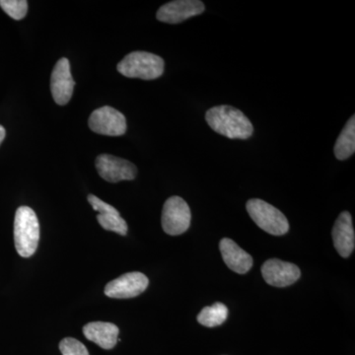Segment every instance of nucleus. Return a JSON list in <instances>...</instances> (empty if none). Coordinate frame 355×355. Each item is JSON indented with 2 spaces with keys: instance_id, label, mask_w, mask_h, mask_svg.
<instances>
[{
  "instance_id": "3",
  "label": "nucleus",
  "mask_w": 355,
  "mask_h": 355,
  "mask_svg": "<svg viewBox=\"0 0 355 355\" xmlns=\"http://www.w3.org/2000/svg\"><path fill=\"white\" fill-rule=\"evenodd\" d=\"M118 71L128 78L153 80L164 72V60L147 51H132L118 64Z\"/></svg>"
},
{
  "instance_id": "19",
  "label": "nucleus",
  "mask_w": 355,
  "mask_h": 355,
  "mask_svg": "<svg viewBox=\"0 0 355 355\" xmlns=\"http://www.w3.org/2000/svg\"><path fill=\"white\" fill-rule=\"evenodd\" d=\"M62 355H90L85 345L73 338H65L60 343Z\"/></svg>"
},
{
  "instance_id": "17",
  "label": "nucleus",
  "mask_w": 355,
  "mask_h": 355,
  "mask_svg": "<svg viewBox=\"0 0 355 355\" xmlns=\"http://www.w3.org/2000/svg\"><path fill=\"white\" fill-rule=\"evenodd\" d=\"M97 220L105 230L113 231L116 234L125 236L128 234V224L120 214H98Z\"/></svg>"
},
{
  "instance_id": "11",
  "label": "nucleus",
  "mask_w": 355,
  "mask_h": 355,
  "mask_svg": "<svg viewBox=\"0 0 355 355\" xmlns=\"http://www.w3.org/2000/svg\"><path fill=\"white\" fill-rule=\"evenodd\" d=\"M76 83L70 72L69 60L62 58L51 72V90L53 100L60 106H64L71 99Z\"/></svg>"
},
{
  "instance_id": "2",
  "label": "nucleus",
  "mask_w": 355,
  "mask_h": 355,
  "mask_svg": "<svg viewBox=\"0 0 355 355\" xmlns=\"http://www.w3.org/2000/svg\"><path fill=\"white\" fill-rule=\"evenodd\" d=\"M40 224L36 212L29 207H20L14 219V244L22 258H30L38 249Z\"/></svg>"
},
{
  "instance_id": "21",
  "label": "nucleus",
  "mask_w": 355,
  "mask_h": 355,
  "mask_svg": "<svg viewBox=\"0 0 355 355\" xmlns=\"http://www.w3.org/2000/svg\"><path fill=\"white\" fill-rule=\"evenodd\" d=\"M6 128L2 127V125H0V144H1L2 141L6 139Z\"/></svg>"
},
{
  "instance_id": "18",
  "label": "nucleus",
  "mask_w": 355,
  "mask_h": 355,
  "mask_svg": "<svg viewBox=\"0 0 355 355\" xmlns=\"http://www.w3.org/2000/svg\"><path fill=\"white\" fill-rule=\"evenodd\" d=\"M0 7L14 20H21L27 15L28 2L25 0H0Z\"/></svg>"
},
{
  "instance_id": "14",
  "label": "nucleus",
  "mask_w": 355,
  "mask_h": 355,
  "mask_svg": "<svg viewBox=\"0 0 355 355\" xmlns=\"http://www.w3.org/2000/svg\"><path fill=\"white\" fill-rule=\"evenodd\" d=\"M119 333L118 327L108 322H92L83 327L85 338L104 349H112L116 347Z\"/></svg>"
},
{
  "instance_id": "9",
  "label": "nucleus",
  "mask_w": 355,
  "mask_h": 355,
  "mask_svg": "<svg viewBox=\"0 0 355 355\" xmlns=\"http://www.w3.org/2000/svg\"><path fill=\"white\" fill-rule=\"evenodd\" d=\"M205 4L200 0H175L161 6L156 14L160 22L179 24L193 16L205 12Z\"/></svg>"
},
{
  "instance_id": "16",
  "label": "nucleus",
  "mask_w": 355,
  "mask_h": 355,
  "mask_svg": "<svg viewBox=\"0 0 355 355\" xmlns=\"http://www.w3.org/2000/svg\"><path fill=\"white\" fill-rule=\"evenodd\" d=\"M227 307L222 303H216L200 311L198 316V322L207 328H214L223 324L227 319Z\"/></svg>"
},
{
  "instance_id": "13",
  "label": "nucleus",
  "mask_w": 355,
  "mask_h": 355,
  "mask_svg": "<svg viewBox=\"0 0 355 355\" xmlns=\"http://www.w3.org/2000/svg\"><path fill=\"white\" fill-rule=\"evenodd\" d=\"M222 259L233 272L245 275L253 266V258L238 246L233 240L224 238L219 244Z\"/></svg>"
},
{
  "instance_id": "5",
  "label": "nucleus",
  "mask_w": 355,
  "mask_h": 355,
  "mask_svg": "<svg viewBox=\"0 0 355 355\" xmlns=\"http://www.w3.org/2000/svg\"><path fill=\"white\" fill-rule=\"evenodd\" d=\"M191 220L190 207L183 198L175 196L166 200L161 217L165 233L171 236L183 234L190 227Z\"/></svg>"
},
{
  "instance_id": "4",
  "label": "nucleus",
  "mask_w": 355,
  "mask_h": 355,
  "mask_svg": "<svg viewBox=\"0 0 355 355\" xmlns=\"http://www.w3.org/2000/svg\"><path fill=\"white\" fill-rule=\"evenodd\" d=\"M247 211L254 223L268 234L282 236L289 230V223L286 216L265 200L253 198L248 200Z\"/></svg>"
},
{
  "instance_id": "1",
  "label": "nucleus",
  "mask_w": 355,
  "mask_h": 355,
  "mask_svg": "<svg viewBox=\"0 0 355 355\" xmlns=\"http://www.w3.org/2000/svg\"><path fill=\"white\" fill-rule=\"evenodd\" d=\"M205 121L214 132L230 139H248L254 127L249 119L234 107L221 105L212 107L205 114Z\"/></svg>"
},
{
  "instance_id": "10",
  "label": "nucleus",
  "mask_w": 355,
  "mask_h": 355,
  "mask_svg": "<svg viewBox=\"0 0 355 355\" xmlns=\"http://www.w3.org/2000/svg\"><path fill=\"white\" fill-rule=\"evenodd\" d=\"M261 275L266 284L275 287H286L295 284L301 277L300 268L294 263L270 259L261 266Z\"/></svg>"
},
{
  "instance_id": "8",
  "label": "nucleus",
  "mask_w": 355,
  "mask_h": 355,
  "mask_svg": "<svg viewBox=\"0 0 355 355\" xmlns=\"http://www.w3.org/2000/svg\"><path fill=\"white\" fill-rule=\"evenodd\" d=\"M146 275L139 272L125 273L112 280L104 289L105 295L114 299H130L144 293L148 286Z\"/></svg>"
},
{
  "instance_id": "12",
  "label": "nucleus",
  "mask_w": 355,
  "mask_h": 355,
  "mask_svg": "<svg viewBox=\"0 0 355 355\" xmlns=\"http://www.w3.org/2000/svg\"><path fill=\"white\" fill-rule=\"evenodd\" d=\"M334 246L343 258H349L355 247L354 228L352 225V217L349 211H343L336 219L334 225Z\"/></svg>"
},
{
  "instance_id": "15",
  "label": "nucleus",
  "mask_w": 355,
  "mask_h": 355,
  "mask_svg": "<svg viewBox=\"0 0 355 355\" xmlns=\"http://www.w3.org/2000/svg\"><path fill=\"white\" fill-rule=\"evenodd\" d=\"M335 155L338 160H347L355 151V116L347 121L335 144Z\"/></svg>"
},
{
  "instance_id": "6",
  "label": "nucleus",
  "mask_w": 355,
  "mask_h": 355,
  "mask_svg": "<svg viewBox=\"0 0 355 355\" xmlns=\"http://www.w3.org/2000/svg\"><path fill=\"white\" fill-rule=\"evenodd\" d=\"M88 125L92 132L109 137H121L127 132L125 116L109 106L95 110L89 118Z\"/></svg>"
},
{
  "instance_id": "20",
  "label": "nucleus",
  "mask_w": 355,
  "mask_h": 355,
  "mask_svg": "<svg viewBox=\"0 0 355 355\" xmlns=\"http://www.w3.org/2000/svg\"><path fill=\"white\" fill-rule=\"evenodd\" d=\"M87 200L89 203L92 205L95 211L99 212V214H120L114 207L109 203L103 202L99 198L94 195H88Z\"/></svg>"
},
{
  "instance_id": "7",
  "label": "nucleus",
  "mask_w": 355,
  "mask_h": 355,
  "mask_svg": "<svg viewBox=\"0 0 355 355\" xmlns=\"http://www.w3.org/2000/svg\"><path fill=\"white\" fill-rule=\"evenodd\" d=\"M95 165L102 179L110 183L132 181L137 175V168L132 162L110 154L98 156Z\"/></svg>"
}]
</instances>
